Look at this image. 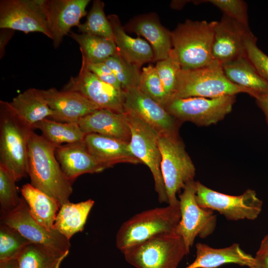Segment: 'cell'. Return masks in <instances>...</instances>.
<instances>
[{"label":"cell","mask_w":268,"mask_h":268,"mask_svg":"<svg viewBox=\"0 0 268 268\" xmlns=\"http://www.w3.org/2000/svg\"><path fill=\"white\" fill-rule=\"evenodd\" d=\"M122 253L127 262L136 268H177L189 253L176 232L157 234Z\"/></svg>","instance_id":"obj_6"},{"label":"cell","mask_w":268,"mask_h":268,"mask_svg":"<svg viewBox=\"0 0 268 268\" xmlns=\"http://www.w3.org/2000/svg\"><path fill=\"white\" fill-rule=\"evenodd\" d=\"M62 90L77 92L102 109L124 113V91L99 78L82 61L78 75L71 77Z\"/></svg>","instance_id":"obj_13"},{"label":"cell","mask_w":268,"mask_h":268,"mask_svg":"<svg viewBox=\"0 0 268 268\" xmlns=\"http://www.w3.org/2000/svg\"><path fill=\"white\" fill-rule=\"evenodd\" d=\"M20 192L34 219L48 230H55V221L61 207L59 203L31 184L24 185Z\"/></svg>","instance_id":"obj_26"},{"label":"cell","mask_w":268,"mask_h":268,"mask_svg":"<svg viewBox=\"0 0 268 268\" xmlns=\"http://www.w3.org/2000/svg\"><path fill=\"white\" fill-rule=\"evenodd\" d=\"M124 28L146 39L153 51V62L165 59L169 56L172 49L171 32L161 24L155 14L134 17Z\"/></svg>","instance_id":"obj_19"},{"label":"cell","mask_w":268,"mask_h":268,"mask_svg":"<svg viewBox=\"0 0 268 268\" xmlns=\"http://www.w3.org/2000/svg\"><path fill=\"white\" fill-rule=\"evenodd\" d=\"M9 103L18 115L33 128L36 123L45 119H52L54 116L40 89L29 88Z\"/></svg>","instance_id":"obj_27"},{"label":"cell","mask_w":268,"mask_h":268,"mask_svg":"<svg viewBox=\"0 0 268 268\" xmlns=\"http://www.w3.org/2000/svg\"><path fill=\"white\" fill-rule=\"evenodd\" d=\"M40 32L52 39L39 0H0V29Z\"/></svg>","instance_id":"obj_14"},{"label":"cell","mask_w":268,"mask_h":268,"mask_svg":"<svg viewBox=\"0 0 268 268\" xmlns=\"http://www.w3.org/2000/svg\"><path fill=\"white\" fill-rule=\"evenodd\" d=\"M256 103L264 114L268 126V94L256 99Z\"/></svg>","instance_id":"obj_42"},{"label":"cell","mask_w":268,"mask_h":268,"mask_svg":"<svg viewBox=\"0 0 268 268\" xmlns=\"http://www.w3.org/2000/svg\"><path fill=\"white\" fill-rule=\"evenodd\" d=\"M68 254L31 243L17 259L18 268H59Z\"/></svg>","instance_id":"obj_31"},{"label":"cell","mask_w":268,"mask_h":268,"mask_svg":"<svg viewBox=\"0 0 268 268\" xmlns=\"http://www.w3.org/2000/svg\"><path fill=\"white\" fill-rule=\"evenodd\" d=\"M216 23V21L187 19L171 32V53L181 69L201 67L214 61L212 48Z\"/></svg>","instance_id":"obj_3"},{"label":"cell","mask_w":268,"mask_h":268,"mask_svg":"<svg viewBox=\"0 0 268 268\" xmlns=\"http://www.w3.org/2000/svg\"><path fill=\"white\" fill-rule=\"evenodd\" d=\"M52 35L54 48H57L63 38L86 14L89 0H39Z\"/></svg>","instance_id":"obj_16"},{"label":"cell","mask_w":268,"mask_h":268,"mask_svg":"<svg viewBox=\"0 0 268 268\" xmlns=\"http://www.w3.org/2000/svg\"><path fill=\"white\" fill-rule=\"evenodd\" d=\"M33 128L39 129L46 140L57 146L83 142L86 135L77 123L59 122L50 119L36 123Z\"/></svg>","instance_id":"obj_29"},{"label":"cell","mask_w":268,"mask_h":268,"mask_svg":"<svg viewBox=\"0 0 268 268\" xmlns=\"http://www.w3.org/2000/svg\"><path fill=\"white\" fill-rule=\"evenodd\" d=\"M33 131L9 102L0 101V163L17 181L28 175V142Z\"/></svg>","instance_id":"obj_2"},{"label":"cell","mask_w":268,"mask_h":268,"mask_svg":"<svg viewBox=\"0 0 268 268\" xmlns=\"http://www.w3.org/2000/svg\"><path fill=\"white\" fill-rule=\"evenodd\" d=\"M125 112L134 114L160 135L178 134L181 122L137 87L124 91Z\"/></svg>","instance_id":"obj_15"},{"label":"cell","mask_w":268,"mask_h":268,"mask_svg":"<svg viewBox=\"0 0 268 268\" xmlns=\"http://www.w3.org/2000/svg\"><path fill=\"white\" fill-rule=\"evenodd\" d=\"M94 204L91 199L77 203L69 201L63 204L57 215L55 229L69 240L73 235L83 230Z\"/></svg>","instance_id":"obj_28"},{"label":"cell","mask_w":268,"mask_h":268,"mask_svg":"<svg viewBox=\"0 0 268 268\" xmlns=\"http://www.w3.org/2000/svg\"><path fill=\"white\" fill-rule=\"evenodd\" d=\"M0 224L15 229L31 243L61 253H69V240L56 229L49 231L40 224L31 215L22 197L16 207L1 213Z\"/></svg>","instance_id":"obj_12"},{"label":"cell","mask_w":268,"mask_h":268,"mask_svg":"<svg viewBox=\"0 0 268 268\" xmlns=\"http://www.w3.org/2000/svg\"><path fill=\"white\" fill-rule=\"evenodd\" d=\"M131 130L129 148L141 163L150 169L154 181L155 190L160 203L168 204V198L162 176L161 155L158 146L160 134L153 128L133 113L125 112Z\"/></svg>","instance_id":"obj_8"},{"label":"cell","mask_w":268,"mask_h":268,"mask_svg":"<svg viewBox=\"0 0 268 268\" xmlns=\"http://www.w3.org/2000/svg\"><path fill=\"white\" fill-rule=\"evenodd\" d=\"M179 195L181 217L175 232L190 252L196 237L205 238L214 231L216 216L211 210L200 206L196 199V181L188 183Z\"/></svg>","instance_id":"obj_11"},{"label":"cell","mask_w":268,"mask_h":268,"mask_svg":"<svg viewBox=\"0 0 268 268\" xmlns=\"http://www.w3.org/2000/svg\"><path fill=\"white\" fill-rule=\"evenodd\" d=\"M235 101L236 95L211 98L192 97L171 100L163 107L181 123L188 121L199 126H208L230 113Z\"/></svg>","instance_id":"obj_10"},{"label":"cell","mask_w":268,"mask_h":268,"mask_svg":"<svg viewBox=\"0 0 268 268\" xmlns=\"http://www.w3.org/2000/svg\"><path fill=\"white\" fill-rule=\"evenodd\" d=\"M208 2L223 12V14L230 17L238 22L249 26L247 6L242 0H208Z\"/></svg>","instance_id":"obj_39"},{"label":"cell","mask_w":268,"mask_h":268,"mask_svg":"<svg viewBox=\"0 0 268 268\" xmlns=\"http://www.w3.org/2000/svg\"><path fill=\"white\" fill-rule=\"evenodd\" d=\"M107 18L111 24L120 56L128 63L140 67L145 63L153 62L154 53L150 44L141 38H133L127 34L116 14L109 15Z\"/></svg>","instance_id":"obj_24"},{"label":"cell","mask_w":268,"mask_h":268,"mask_svg":"<svg viewBox=\"0 0 268 268\" xmlns=\"http://www.w3.org/2000/svg\"><path fill=\"white\" fill-rule=\"evenodd\" d=\"M155 67L169 101L172 98L176 89L178 75L181 69L180 65L171 51L167 58L156 62Z\"/></svg>","instance_id":"obj_37"},{"label":"cell","mask_w":268,"mask_h":268,"mask_svg":"<svg viewBox=\"0 0 268 268\" xmlns=\"http://www.w3.org/2000/svg\"><path fill=\"white\" fill-rule=\"evenodd\" d=\"M70 37L79 45L81 56L88 63L103 62L108 58L118 54L115 42L91 34H77L70 31Z\"/></svg>","instance_id":"obj_30"},{"label":"cell","mask_w":268,"mask_h":268,"mask_svg":"<svg viewBox=\"0 0 268 268\" xmlns=\"http://www.w3.org/2000/svg\"><path fill=\"white\" fill-rule=\"evenodd\" d=\"M82 61L85 63L87 68L101 80L118 89L123 90L121 83L112 70L105 63L103 62L88 63L83 57H82Z\"/></svg>","instance_id":"obj_40"},{"label":"cell","mask_w":268,"mask_h":268,"mask_svg":"<svg viewBox=\"0 0 268 268\" xmlns=\"http://www.w3.org/2000/svg\"><path fill=\"white\" fill-rule=\"evenodd\" d=\"M40 90L54 112L52 119L56 121L78 123L81 118L102 109L76 92L59 91L55 88Z\"/></svg>","instance_id":"obj_18"},{"label":"cell","mask_w":268,"mask_h":268,"mask_svg":"<svg viewBox=\"0 0 268 268\" xmlns=\"http://www.w3.org/2000/svg\"><path fill=\"white\" fill-rule=\"evenodd\" d=\"M55 154L63 172L72 183L81 175L108 168L88 152L83 142L57 146Z\"/></svg>","instance_id":"obj_21"},{"label":"cell","mask_w":268,"mask_h":268,"mask_svg":"<svg viewBox=\"0 0 268 268\" xmlns=\"http://www.w3.org/2000/svg\"><path fill=\"white\" fill-rule=\"evenodd\" d=\"M222 66L227 78L232 83L248 90L255 99L268 94V83L259 74L246 55Z\"/></svg>","instance_id":"obj_25"},{"label":"cell","mask_w":268,"mask_h":268,"mask_svg":"<svg viewBox=\"0 0 268 268\" xmlns=\"http://www.w3.org/2000/svg\"><path fill=\"white\" fill-rule=\"evenodd\" d=\"M257 38L251 32L245 39L246 54L259 74L268 83V55L257 45Z\"/></svg>","instance_id":"obj_38"},{"label":"cell","mask_w":268,"mask_h":268,"mask_svg":"<svg viewBox=\"0 0 268 268\" xmlns=\"http://www.w3.org/2000/svg\"><path fill=\"white\" fill-rule=\"evenodd\" d=\"M13 174L0 163V204L1 213L11 211L19 204L18 197Z\"/></svg>","instance_id":"obj_36"},{"label":"cell","mask_w":268,"mask_h":268,"mask_svg":"<svg viewBox=\"0 0 268 268\" xmlns=\"http://www.w3.org/2000/svg\"><path fill=\"white\" fill-rule=\"evenodd\" d=\"M180 217L179 203L137 213L120 226L116 234V246L123 252L157 234L175 232Z\"/></svg>","instance_id":"obj_5"},{"label":"cell","mask_w":268,"mask_h":268,"mask_svg":"<svg viewBox=\"0 0 268 268\" xmlns=\"http://www.w3.org/2000/svg\"><path fill=\"white\" fill-rule=\"evenodd\" d=\"M78 124L85 134H97L130 142L131 130L125 112L99 109L81 118Z\"/></svg>","instance_id":"obj_20"},{"label":"cell","mask_w":268,"mask_h":268,"mask_svg":"<svg viewBox=\"0 0 268 268\" xmlns=\"http://www.w3.org/2000/svg\"><path fill=\"white\" fill-rule=\"evenodd\" d=\"M249 27L223 14L216 24L212 48L214 60L221 65L246 55L245 39Z\"/></svg>","instance_id":"obj_17"},{"label":"cell","mask_w":268,"mask_h":268,"mask_svg":"<svg viewBox=\"0 0 268 268\" xmlns=\"http://www.w3.org/2000/svg\"><path fill=\"white\" fill-rule=\"evenodd\" d=\"M14 30L10 29L2 28L0 30V59L5 54L6 45L12 37Z\"/></svg>","instance_id":"obj_41"},{"label":"cell","mask_w":268,"mask_h":268,"mask_svg":"<svg viewBox=\"0 0 268 268\" xmlns=\"http://www.w3.org/2000/svg\"><path fill=\"white\" fill-rule=\"evenodd\" d=\"M158 146L168 204H177L179 203L177 194L188 183L194 181L196 168L178 134H160Z\"/></svg>","instance_id":"obj_7"},{"label":"cell","mask_w":268,"mask_h":268,"mask_svg":"<svg viewBox=\"0 0 268 268\" xmlns=\"http://www.w3.org/2000/svg\"><path fill=\"white\" fill-rule=\"evenodd\" d=\"M104 6L103 1L94 0L86 20L77 27L82 33L95 35L114 41L111 24L105 15Z\"/></svg>","instance_id":"obj_32"},{"label":"cell","mask_w":268,"mask_h":268,"mask_svg":"<svg viewBox=\"0 0 268 268\" xmlns=\"http://www.w3.org/2000/svg\"><path fill=\"white\" fill-rule=\"evenodd\" d=\"M0 268H18L17 259H11L0 261Z\"/></svg>","instance_id":"obj_45"},{"label":"cell","mask_w":268,"mask_h":268,"mask_svg":"<svg viewBox=\"0 0 268 268\" xmlns=\"http://www.w3.org/2000/svg\"><path fill=\"white\" fill-rule=\"evenodd\" d=\"M194 261L185 268H216L226 264H236L251 268L255 258L247 254L237 243L223 248H214L198 243Z\"/></svg>","instance_id":"obj_23"},{"label":"cell","mask_w":268,"mask_h":268,"mask_svg":"<svg viewBox=\"0 0 268 268\" xmlns=\"http://www.w3.org/2000/svg\"><path fill=\"white\" fill-rule=\"evenodd\" d=\"M137 88L163 107L168 101L155 66L150 65L142 68Z\"/></svg>","instance_id":"obj_35"},{"label":"cell","mask_w":268,"mask_h":268,"mask_svg":"<svg viewBox=\"0 0 268 268\" xmlns=\"http://www.w3.org/2000/svg\"><path fill=\"white\" fill-rule=\"evenodd\" d=\"M31 242L15 229L3 224L0 227V262L17 259Z\"/></svg>","instance_id":"obj_34"},{"label":"cell","mask_w":268,"mask_h":268,"mask_svg":"<svg viewBox=\"0 0 268 268\" xmlns=\"http://www.w3.org/2000/svg\"><path fill=\"white\" fill-rule=\"evenodd\" d=\"M251 268H268V257L256 255Z\"/></svg>","instance_id":"obj_43"},{"label":"cell","mask_w":268,"mask_h":268,"mask_svg":"<svg viewBox=\"0 0 268 268\" xmlns=\"http://www.w3.org/2000/svg\"><path fill=\"white\" fill-rule=\"evenodd\" d=\"M256 255L268 257V234L262 239Z\"/></svg>","instance_id":"obj_44"},{"label":"cell","mask_w":268,"mask_h":268,"mask_svg":"<svg viewBox=\"0 0 268 268\" xmlns=\"http://www.w3.org/2000/svg\"><path fill=\"white\" fill-rule=\"evenodd\" d=\"M57 145L33 131L28 142V175L31 184L61 206L69 201L72 182L63 172L56 158Z\"/></svg>","instance_id":"obj_1"},{"label":"cell","mask_w":268,"mask_h":268,"mask_svg":"<svg viewBox=\"0 0 268 268\" xmlns=\"http://www.w3.org/2000/svg\"><path fill=\"white\" fill-rule=\"evenodd\" d=\"M196 187L198 204L218 212L228 220H255L262 211L263 201L254 190L248 189L240 195L231 196L213 190L199 181H196Z\"/></svg>","instance_id":"obj_9"},{"label":"cell","mask_w":268,"mask_h":268,"mask_svg":"<svg viewBox=\"0 0 268 268\" xmlns=\"http://www.w3.org/2000/svg\"><path fill=\"white\" fill-rule=\"evenodd\" d=\"M103 63L112 70L124 91L138 87L141 74L140 67L128 63L119 54L108 58Z\"/></svg>","instance_id":"obj_33"},{"label":"cell","mask_w":268,"mask_h":268,"mask_svg":"<svg viewBox=\"0 0 268 268\" xmlns=\"http://www.w3.org/2000/svg\"><path fill=\"white\" fill-rule=\"evenodd\" d=\"M241 93L250 95L248 90L231 82L226 76L222 65L214 60L201 67L181 69L171 100L192 97L211 98Z\"/></svg>","instance_id":"obj_4"},{"label":"cell","mask_w":268,"mask_h":268,"mask_svg":"<svg viewBox=\"0 0 268 268\" xmlns=\"http://www.w3.org/2000/svg\"><path fill=\"white\" fill-rule=\"evenodd\" d=\"M83 143L88 152L108 168L119 163H141L131 152L129 142L97 134L85 135Z\"/></svg>","instance_id":"obj_22"}]
</instances>
